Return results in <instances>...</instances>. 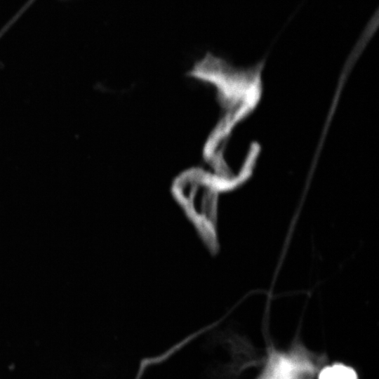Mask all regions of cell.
I'll use <instances>...</instances> for the list:
<instances>
[{
	"label": "cell",
	"instance_id": "6da1fadb",
	"mask_svg": "<svg viewBox=\"0 0 379 379\" xmlns=\"http://www.w3.org/2000/svg\"><path fill=\"white\" fill-rule=\"evenodd\" d=\"M251 109L215 129L203 145V168L222 190L244 185L253 173L260 145L250 123Z\"/></svg>",
	"mask_w": 379,
	"mask_h": 379
},
{
	"label": "cell",
	"instance_id": "7a4b0ae2",
	"mask_svg": "<svg viewBox=\"0 0 379 379\" xmlns=\"http://www.w3.org/2000/svg\"><path fill=\"white\" fill-rule=\"evenodd\" d=\"M222 192L203 168L183 173L173 186L174 196L184 213L209 237L215 232Z\"/></svg>",
	"mask_w": 379,
	"mask_h": 379
},
{
	"label": "cell",
	"instance_id": "3957f363",
	"mask_svg": "<svg viewBox=\"0 0 379 379\" xmlns=\"http://www.w3.org/2000/svg\"><path fill=\"white\" fill-rule=\"evenodd\" d=\"M266 359L256 379H314L324 361L298 341L286 351L268 347Z\"/></svg>",
	"mask_w": 379,
	"mask_h": 379
},
{
	"label": "cell",
	"instance_id": "277c9868",
	"mask_svg": "<svg viewBox=\"0 0 379 379\" xmlns=\"http://www.w3.org/2000/svg\"><path fill=\"white\" fill-rule=\"evenodd\" d=\"M317 379H359L357 371L350 366L335 363L319 371Z\"/></svg>",
	"mask_w": 379,
	"mask_h": 379
}]
</instances>
